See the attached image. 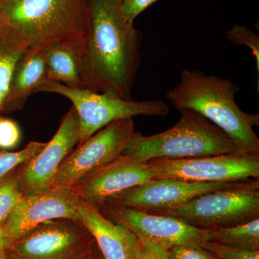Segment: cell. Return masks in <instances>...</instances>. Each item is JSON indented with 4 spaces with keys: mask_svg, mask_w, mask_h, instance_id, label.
I'll return each mask as SVG.
<instances>
[{
    "mask_svg": "<svg viewBox=\"0 0 259 259\" xmlns=\"http://www.w3.org/2000/svg\"><path fill=\"white\" fill-rule=\"evenodd\" d=\"M123 0H86L87 25L80 52L83 88L132 100L141 64V32L124 18Z\"/></svg>",
    "mask_w": 259,
    "mask_h": 259,
    "instance_id": "cell-1",
    "label": "cell"
},
{
    "mask_svg": "<svg viewBox=\"0 0 259 259\" xmlns=\"http://www.w3.org/2000/svg\"><path fill=\"white\" fill-rule=\"evenodd\" d=\"M239 88L231 80L183 69L176 87L166 99L178 110L191 109L217 125L236 144L238 151L259 153V139L253 127L259 125L258 114L247 113L236 102Z\"/></svg>",
    "mask_w": 259,
    "mask_h": 259,
    "instance_id": "cell-2",
    "label": "cell"
},
{
    "mask_svg": "<svg viewBox=\"0 0 259 259\" xmlns=\"http://www.w3.org/2000/svg\"><path fill=\"white\" fill-rule=\"evenodd\" d=\"M0 20L30 49L53 44H82L87 25L86 0H0Z\"/></svg>",
    "mask_w": 259,
    "mask_h": 259,
    "instance_id": "cell-3",
    "label": "cell"
},
{
    "mask_svg": "<svg viewBox=\"0 0 259 259\" xmlns=\"http://www.w3.org/2000/svg\"><path fill=\"white\" fill-rule=\"evenodd\" d=\"M171 127L152 136L135 132L122 154L141 163L151 160L182 159L226 154L238 151L236 144L199 112L182 109Z\"/></svg>",
    "mask_w": 259,
    "mask_h": 259,
    "instance_id": "cell-4",
    "label": "cell"
},
{
    "mask_svg": "<svg viewBox=\"0 0 259 259\" xmlns=\"http://www.w3.org/2000/svg\"><path fill=\"white\" fill-rule=\"evenodd\" d=\"M148 213L177 218L202 230L244 224L259 218V178L202 194L176 207Z\"/></svg>",
    "mask_w": 259,
    "mask_h": 259,
    "instance_id": "cell-5",
    "label": "cell"
},
{
    "mask_svg": "<svg viewBox=\"0 0 259 259\" xmlns=\"http://www.w3.org/2000/svg\"><path fill=\"white\" fill-rule=\"evenodd\" d=\"M36 93L56 94L72 103L79 117V143L114 121L139 115L165 116L169 111L168 105L160 100H125L110 94L96 93L86 88H71L47 80Z\"/></svg>",
    "mask_w": 259,
    "mask_h": 259,
    "instance_id": "cell-6",
    "label": "cell"
},
{
    "mask_svg": "<svg viewBox=\"0 0 259 259\" xmlns=\"http://www.w3.org/2000/svg\"><path fill=\"white\" fill-rule=\"evenodd\" d=\"M153 179H175L194 182L221 183L259 178V153L237 151L226 154L147 162Z\"/></svg>",
    "mask_w": 259,
    "mask_h": 259,
    "instance_id": "cell-7",
    "label": "cell"
},
{
    "mask_svg": "<svg viewBox=\"0 0 259 259\" xmlns=\"http://www.w3.org/2000/svg\"><path fill=\"white\" fill-rule=\"evenodd\" d=\"M112 222L126 227L143 245L168 251L180 245L200 246L208 241V230L199 229L178 218L105 203L98 209Z\"/></svg>",
    "mask_w": 259,
    "mask_h": 259,
    "instance_id": "cell-8",
    "label": "cell"
},
{
    "mask_svg": "<svg viewBox=\"0 0 259 259\" xmlns=\"http://www.w3.org/2000/svg\"><path fill=\"white\" fill-rule=\"evenodd\" d=\"M135 132L133 117H127L114 121L79 143L59 166L51 187H73L80 179L110 163L122 154Z\"/></svg>",
    "mask_w": 259,
    "mask_h": 259,
    "instance_id": "cell-9",
    "label": "cell"
},
{
    "mask_svg": "<svg viewBox=\"0 0 259 259\" xmlns=\"http://www.w3.org/2000/svg\"><path fill=\"white\" fill-rule=\"evenodd\" d=\"M80 202L74 188L69 186H55L24 195L3 225L5 236L12 245L45 223L61 219L82 223Z\"/></svg>",
    "mask_w": 259,
    "mask_h": 259,
    "instance_id": "cell-10",
    "label": "cell"
},
{
    "mask_svg": "<svg viewBox=\"0 0 259 259\" xmlns=\"http://www.w3.org/2000/svg\"><path fill=\"white\" fill-rule=\"evenodd\" d=\"M94 242L82 223L61 219L40 225L10 249L20 259H83Z\"/></svg>",
    "mask_w": 259,
    "mask_h": 259,
    "instance_id": "cell-11",
    "label": "cell"
},
{
    "mask_svg": "<svg viewBox=\"0 0 259 259\" xmlns=\"http://www.w3.org/2000/svg\"><path fill=\"white\" fill-rule=\"evenodd\" d=\"M245 181L208 183L175 179H152L121 192L105 203L151 212L176 207L202 194L238 187Z\"/></svg>",
    "mask_w": 259,
    "mask_h": 259,
    "instance_id": "cell-12",
    "label": "cell"
},
{
    "mask_svg": "<svg viewBox=\"0 0 259 259\" xmlns=\"http://www.w3.org/2000/svg\"><path fill=\"white\" fill-rule=\"evenodd\" d=\"M79 142V117L71 107L63 117L52 139L18 168L19 187L24 195L50 188L59 166Z\"/></svg>",
    "mask_w": 259,
    "mask_h": 259,
    "instance_id": "cell-13",
    "label": "cell"
},
{
    "mask_svg": "<svg viewBox=\"0 0 259 259\" xmlns=\"http://www.w3.org/2000/svg\"><path fill=\"white\" fill-rule=\"evenodd\" d=\"M154 171L125 154L80 179L73 186L80 200L97 209L115 196L152 180Z\"/></svg>",
    "mask_w": 259,
    "mask_h": 259,
    "instance_id": "cell-14",
    "label": "cell"
},
{
    "mask_svg": "<svg viewBox=\"0 0 259 259\" xmlns=\"http://www.w3.org/2000/svg\"><path fill=\"white\" fill-rule=\"evenodd\" d=\"M82 223L93 236L105 259H136L141 244L134 233L122 225L112 222L98 209L81 201Z\"/></svg>",
    "mask_w": 259,
    "mask_h": 259,
    "instance_id": "cell-15",
    "label": "cell"
},
{
    "mask_svg": "<svg viewBox=\"0 0 259 259\" xmlns=\"http://www.w3.org/2000/svg\"><path fill=\"white\" fill-rule=\"evenodd\" d=\"M47 81L44 49H29L18 61L12 76L6 102V114L23 108L32 93Z\"/></svg>",
    "mask_w": 259,
    "mask_h": 259,
    "instance_id": "cell-16",
    "label": "cell"
},
{
    "mask_svg": "<svg viewBox=\"0 0 259 259\" xmlns=\"http://www.w3.org/2000/svg\"><path fill=\"white\" fill-rule=\"evenodd\" d=\"M81 47L75 42H60L44 49L47 81L71 88H84L80 75Z\"/></svg>",
    "mask_w": 259,
    "mask_h": 259,
    "instance_id": "cell-17",
    "label": "cell"
},
{
    "mask_svg": "<svg viewBox=\"0 0 259 259\" xmlns=\"http://www.w3.org/2000/svg\"><path fill=\"white\" fill-rule=\"evenodd\" d=\"M29 48L9 25L0 20V116L6 114V102L15 66Z\"/></svg>",
    "mask_w": 259,
    "mask_h": 259,
    "instance_id": "cell-18",
    "label": "cell"
},
{
    "mask_svg": "<svg viewBox=\"0 0 259 259\" xmlns=\"http://www.w3.org/2000/svg\"><path fill=\"white\" fill-rule=\"evenodd\" d=\"M208 241L250 251H259V218L244 224L208 230Z\"/></svg>",
    "mask_w": 259,
    "mask_h": 259,
    "instance_id": "cell-19",
    "label": "cell"
},
{
    "mask_svg": "<svg viewBox=\"0 0 259 259\" xmlns=\"http://www.w3.org/2000/svg\"><path fill=\"white\" fill-rule=\"evenodd\" d=\"M47 143L31 141L23 149L15 152L0 151V184L18 167L33 158Z\"/></svg>",
    "mask_w": 259,
    "mask_h": 259,
    "instance_id": "cell-20",
    "label": "cell"
},
{
    "mask_svg": "<svg viewBox=\"0 0 259 259\" xmlns=\"http://www.w3.org/2000/svg\"><path fill=\"white\" fill-rule=\"evenodd\" d=\"M18 168L0 184V226H3L24 197L19 187Z\"/></svg>",
    "mask_w": 259,
    "mask_h": 259,
    "instance_id": "cell-21",
    "label": "cell"
},
{
    "mask_svg": "<svg viewBox=\"0 0 259 259\" xmlns=\"http://www.w3.org/2000/svg\"><path fill=\"white\" fill-rule=\"evenodd\" d=\"M229 41L248 47L254 56L257 71H259V37L253 30L244 26L234 25L226 33Z\"/></svg>",
    "mask_w": 259,
    "mask_h": 259,
    "instance_id": "cell-22",
    "label": "cell"
},
{
    "mask_svg": "<svg viewBox=\"0 0 259 259\" xmlns=\"http://www.w3.org/2000/svg\"><path fill=\"white\" fill-rule=\"evenodd\" d=\"M20 126L12 119L0 116V151L14 149L21 141Z\"/></svg>",
    "mask_w": 259,
    "mask_h": 259,
    "instance_id": "cell-23",
    "label": "cell"
},
{
    "mask_svg": "<svg viewBox=\"0 0 259 259\" xmlns=\"http://www.w3.org/2000/svg\"><path fill=\"white\" fill-rule=\"evenodd\" d=\"M220 259H259V251H250L231 248L212 241H206L201 245Z\"/></svg>",
    "mask_w": 259,
    "mask_h": 259,
    "instance_id": "cell-24",
    "label": "cell"
},
{
    "mask_svg": "<svg viewBox=\"0 0 259 259\" xmlns=\"http://www.w3.org/2000/svg\"><path fill=\"white\" fill-rule=\"evenodd\" d=\"M170 259H220L200 246L180 245L167 251Z\"/></svg>",
    "mask_w": 259,
    "mask_h": 259,
    "instance_id": "cell-25",
    "label": "cell"
},
{
    "mask_svg": "<svg viewBox=\"0 0 259 259\" xmlns=\"http://www.w3.org/2000/svg\"><path fill=\"white\" fill-rule=\"evenodd\" d=\"M157 0H123L122 12L124 18L134 23L135 19Z\"/></svg>",
    "mask_w": 259,
    "mask_h": 259,
    "instance_id": "cell-26",
    "label": "cell"
},
{
    "mask_svg": "<svg viewBox=\"0 0 259 259\" xmlns=\"http://www.w3.org/2000/svg\"><path fill=\"white\" fill-rule=\"evenodd\" d=\"M142 244V243H141ZM136 259H170L167 251L150 246L143 245L141 251Z\"/></svg>",
    "mask_w": 259,
    "mask_h": 259,
    "instance_id": "cell-27",
    "label": "cell"
},
{
    "mask_svg": "<svg viewBox=\"0 0 259 259\" xmlns=\"http://www.w3.org/2000/svg\"><path fill=\"white\" fill-rule=\"evenodd\" d=\"M83 259H105L103 255H102L101 252L99 249L98 247L94 242L93 244L92 245L91 248H90L88 253L85 255L84 258Z\"/></svg>",
    "mask_w": 259,
    "mask_h": 259,
    "instance_id": "cell-28",
    "label": "cell"
},
{
    "mask_svg": "<svg viewBox=\"0 0 259 259\" xmlns=\"http://www.w3.org/2000/svg\"><path fill=\"white\" fill-rule=\"evenodd\" d=\"M10 247H11V244L5 236L3 226H0V250L8 249Z\"/></svg>",
    "mask_w": 259,
    "mask_h": 259,
    "instance_id": "cell-29",
    "label": "cell"
},
{
    "mask_svg": "<svg viewBox=\"0 0 259 259\" xmlns=\"http://www.w3.org/2000/svg\"><path fill=\"white\" fill-rule=\"evenodd\" d=\"M2 259H20L12 251L10 248L8 249L4 250L3 251V255H2Z\"/></svg>",
    "mask_w": 259,
    "mask_h": 259,
    "instance_id": "cell-30",
    "label": "cell"
},
{
    "mask_svg": "<svg viewBox=\"0 0 259 259\" xmlns=\"http://www.w3.org/2000/svg\"><path fill=\"white\" fill-rule=\"evenodd\" d=\"M3 250H0V259H2V255H3Z\"/></svg>",
    "mask_w": 259,
    "mask_h": 259,
    "instance_id": "cell-31",
    "label": "cell"
}]
</instances>
